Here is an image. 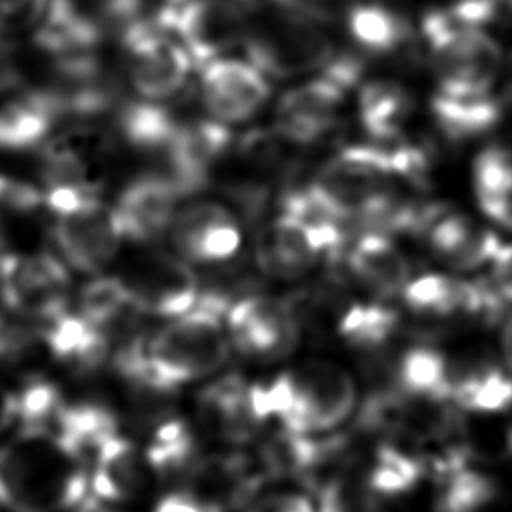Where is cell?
Here are the masks:
<instances>
[{"label": "cell", "instance_id": "obj_17", "mask_svg": "<svg viewBox=\"0 0 512 512\" xmlns=\"http://www.w3.org/2000/svg\"><path fill=\"white\" fill-rule=\"evenodd\" d=\"M232 134L228 124L214 118L182 122L172 146L162 156L164 176L180 196L194 194L208 180L216 164L230 152Z\"/></svg>", "mask_w": 512, "mask_h": 512}, {"label": "cell", "instance_id": "obj_24", "mask_svg": "<svg viewBox=\"0 0 512 512\" xmlns=\"http://www.w3.org/2000/svg\"><path fill=\"white\" fill-rule=\"evenodd\" d=\"M202 422L226 442H246L262 426L258 418L250 384L240 376H224L210 384L198 402Z\"/></svg>", "mask_w": 512, "mask_h": 512}, {"label": "cell", "instance_id": "obj_8", "mask_svg": "<svg viewBox=\"0 0 512 512\" xmlns=\"http://www.w3.org/2000/svg\"><path fill=\"white\" fill-rule=\"evenodd\" d=\"M344 244V224H314L280 210L260 234L256 262L268 276L294 280L308 274L320 260L340 256Z\"/></svg>", "mask_w": 512, "mask_h": 512}, {"label": "cell", "instance_id": "obj_45", "mask_svg": "<svg viewBox=\"0 0 512 512\" xmlns=\"http://www.w3.org/2000/svg\"><path fill=\"white\" fill-rule=\"evenodd\" d=\"M236 2H252V0H236Z\"/></svg>", "mask_w": 512, "mask_h": 512}, {"label": "cell", "instance_id": "obj_4", "mask_svg": "<svg viewBox=\"0 0 512 512\" xmlns=\"http://www.w3.org/2000/svg\"><path fill=\"white\" fill-rule=\"evenodd\" d=\"M408 146L352 144L336 152L308 184L312 192L342 220H360L380 204L396 182H408Z\"/></svg>", "mask_w": 512, "mask_h": 512}, {"label": "cell", "instance_id": "obj_33", "mask_svg": "<svg viewBox=\"0 0 512 512\" xmlns=\"http://www.w3.org/2000/svg\"><path fill=\"white\" fill-rule=\"evenodd\" d=\"M76 312L96 328L108 332L130 312H136V308L122 276L96 274L80 288Z\"/></svg>", "mask_w": 512, "mask_h": 512}, {"label": "cell", "instance_id": "obj_41", "mask_svg": "<svg viewBox=\"0 0 512 512\" xmlns=\"http://www.w3.org/2000/svg\"><path fill=\"white\" fill-rule=\"evenodd\" d=\"M154 512H214V510L208 508L198 496H194L190 490L182 486L180 490H172L164 494L156 502Z\"/></svg>", "mask_w": 512, "mask_h": 512}, {"label": "cell", "instance_id": "obj_12", "mask_svg": "<svg viewBox=\"0 0 512 512\" xmlns=\"http://www.w3.org/2000/svg\"><path fill=\"white\" fill-rule=\"evenodd\" d=\"M230 344L260 360L288 356L300 336V322L288 298H272L264 294L242 296L230 302L224 314Z\"/></svg>", "mask_w": 512, "mask_h": 512}, {"label": "cell", "instance_id": "obj_9", "mask_svg": "<svg viewBox=\"0 0 512 512\" xmlns=\"http://www.w3.org/2000/svg\"><path fill=\"white\" fill-rule=\"evenodd\" d=\"M70 272L48 250L0 254V298L6 310L44 322L68 308Z\"/></svg>", "mask_w": 512, "mask_h": 512}, {"label": "cell", "instance_id": "obj_21", "mask_svg": "<svg viewBox=\"0 0 512 512\" xmlns=\"http://www.w3.org/2000/svg\"><path fill=\"white\" fill-rule=\"evenodd\" d=\"M430 250L454 270H488L502 254L506 242L480 228L468 216L438 208L424 230Z\"/></svg>", "mask_w": 512, "mask_h": 512}, {"label": "cell", "instance_id": "obj_34", "mask_svg": "<svg viewBox=\"0 0 512 512\" xmlns=\"http://www.w3.org/2000/svg\"><path fill=\"white\" fill-rule=\"evenodd\" d=\"M194 452L196 444L190 428L182 420H166L152 432L144 460L154 474L170 476L190 468Z\"/></svg>", "mask_w": 512, "mask_h": 512}, {"label": "cell", "instance_id": "obj_6", "mask_svg": "<svg viewBox=\"0 0 512 512\" xmlns=\"http://www.w3.org/2000/svg\"><path fill=\"white\" fill-rule=\"evenodd\" d=\"M360 64L348 56H336L314 78L284 92L276 102L274 130L292 146H308L322 140L338 122L346 94L358 84Z\"/></svg>", "mask_w": 512, "mask_h": 512}, {"label": "cell", "instance_id": "obj_3", "mask_svg": "<svg viewBox=\"0 0 512 512\" xmlns=\"http://www.w3.org/2000/svg\"><path fill=\"white\" fill-rule=\"evenodd\" d=\"M242 46L268 78L322 72L338 56L316 14L296 0H270L264 14L248 18Z\"/></svg>", "mask_w": 512, "mask_h": 512}, {"label": "cell", "instance_id": "obj_13", "mask_svg": "<svg viewBox=\"0 0 512 512\" xmlns=\"http://www.w3.org/2000/svg\"><path fill=\"white\" fill-rule=\"evenodd\" d=\"M52 218V244L64 264L82 274H100L118 254L124 236L114 208L102 198Z\"/></svg>", "mask_w": 512, "mask_h": 512}, {"label": "cell", "instance_id": "obj_18", "mask_svg": "<svg viewBox=\"0 0 512 512\" xmlns=\"http://www.w3.org/2000/svg\"><path fill=\"white\" fill-rule=\"evenodd\" d=\"M178 198L180 194L162 172L134 178L112 206L124 240L148 244L168 234Z\"/></svg>", "mask_w": 512, "mask_h": 512}, {"label": "cell", "instance_id": "obj_37", "mask_svg": "<svg viewBox=\"0 0 512 512\" xmlns=\"http://www.w3.org/2000/svg\"><path fill=\"white\" fill-rule=\"evenodd\" d=\"M494 492L496 488L488 476L456 468L444 480L440 504L446 512H476L492 500Z\"/></svg>", "mask_w": 512, "mask_h": 512}, {"label": "cell", "instance_id": "obj_38", "mask_svg": "<svg viewBox=\"0 0 512 512\" xmlns=\"http://www.w3.org/2000/svg\"><path fill=\"white\" fill-rule=\"evenodd\" d=\"M50 0H0V36L34 32L42 22Z\"/></svg>", "mask_w": 512, "mask_h": 512}, {"label": "cell", "instance_id": "obj_28", "mask_svg": "<svg viewBox=\"0 0 512 512\" xmlns=\"http://www.w3.org/2000/svg\"><path fill=\"white\" fill-rule=\"evenodd\" d=\"M182 122L160 102L142 100L126 104L118 114L122 138L140 152L164 156L172 146Z\"/></svg>", "mask_w": 512, "mask_h": 512}, {"label": "cell", "instance_id": "obj_40", "mask_svg": "<svg viewBox=\"0 0 512 512\" xmlns=\"http://www.w3.org/2000/svg\"><path fill=\"white\" fill-rule=\"evenodd\" d=\"M246 512H316V508L304 494L272 492L248 506Z\"/></svg>", "mask_w": 512, "mask_h": 512}, {"label": "cell", "instance_id": "obj_44", "mask_svg": "<svg viewBox=\"0 0 512 512\" xmlns=\"http://www.w3.org/2000/svg\"><path fill=\"white\" fill-rule=\"evenodd\" d=\"M178 2H184V0H166V4H178Z\"/></svg>", "mask_w": 512, "mask_h": 512}, {"label": "cell", "instance_id": "obj_11", "mask_svg": "<svg viewBox=\"0 0 512 512\" xmlns=\"http://www.w3.org/2000/svg\"><path fill=\"white\" fill-rule=\"evenodd\" d=\"M294 410L284 432L316 436L340 426L356 408L358 388L352 374L330 360H312L292 370Z\"/></svg>", "mask_w": 512, "mask_h": 512}, {"label": "cell", "instance_id": "obj_30", "mask_svg": "<svg viewBox=\"0 0 512 512\" xmlns=\"http://www.w3.org/2000/svg\"><path fill=\"white\" fill-rule=\"evenodd\" d=\"M346 26L350 36L374 54H392L410 38L404 16L380 2H360L352 6L346 16Z\"/></svg>", "mask_w": 512, "mask_h": 512}, {"label": "cell", "instance_id": "obj_31", "mask_svg": "<svg viewBox=\"0 0 512 512\" xmlns=\"http://www.w3.org/2000/svg\"><path fill=\"white\" fill-rule=\"evenodd\" d=\"M450 402L478 414H498L512 406V374L498 366H482L454 376Z\"/></svg>", "mask_w": 512, "mask_h": 512}, {"label": "cell", "instance_id": "obj_23", "mask_svg": "<svg viewBox=\"0 0 512 512\" xmlns=\"http://www.w3.org/2000/svg\"><path fill=\"white\" fill-rule=\"evenodd\" d=\"M40 338L54 360L80 372L96 370L110 352L108 332L70 308L40 322Z\"/></svg>", "mask_w": 512, "mask_h": 512}, {"label": "cell", "instance_id": "obj_7", "mask_svg": "<svg viewBox=\"0 0 512 512\" xmlns=\"http://www.w3.org/2000/svg\"><path fill=\"white\" fill-rule=\"evenodd\" d=\"M128 56V76L142 100L160 102L186 84L194 66L182 44L154 16H142L120 30Z\"/></svg>", "mask_w": 512, "mask_h": 512}, {"label": "cell", "instance_id": "obj_35", "mask_svg": "<svg viewBox=\"0 0 512 512\" xmlns=\"http://www.w3.org/2000/svg\"><path fill=\"white\" fill-rule=\"evenodd\" d=\"M422 476L418 460L394 446H380L364 476V486L376 496H396L412 490Z\"/></svg>", "mask_w": 512, "mask_h": 512}, {"label": "cell", "instance_id": "obj_1", "mask_svg": "<svg viewBox=\"0 0 512 512\" xmlns=\"http://www.w3.org/2000/svg\"><path fill=\"white\" fill-rule=\"evenodd\" d=\"M228 304L222 296L202 294L192 310L124 344L114 356L116 370L150 394H172L216 374L232 348L224 324Z\"/></svg>", "mask_w": 512, "mask_h": 512}, {"label": "cell", "instance_id": "obj_16", "mask_svg": "<svg viewBox=\"0 0 512 512\" xmlns=\"http://www.w3.org/2000/svg\"><path fill=\"white\" fill-rule=\"evenodd\" d=\"M168 236L176 254L194 264L228 262L242 244L236 216L214 200H196L178 208Z\"/></svg>", "mask_w": 512, "mask_h": 512}, {"label": "cell", "instance_id": "obj_39", "mask_svg": "<svg viewBox=\"0 0 512 512\" xmlns=\"http://www.w3.org/2000/svg\"><path fill=\"white\" fill-rule=\"evenodd\" d=\"M320 512H386L380 504V496L366 486L336 484L322 496Z\"/></svg>", "mask_w": 512, "mask_h": 512}, {"label": "cell", "instance_id": "obj_29", "mask_svg": "<svg viewBox=\"0 0 512 512\" xmlns=\"http://www.w3.org/2000/svg\"><path fill=\"white\" fill-rule=\"evenodd\" d=\"M410 112L406 90L390 80H374L360 88L358 118L374 140H394L400 136Z\"/></svg>", "mask_w": 512, "mask_h": 512}, {"label": "cell", "instance_id": "obj_36", "mask_svg": "<svg viewBox=\"0 0 512 512\" xmlns=\"http://www.w3.org/2000/svg\"><path fill=\"white\" fill-rule=\"evenodd\" d=\"M472 184L480 204L486 210L512 196V152L502 146L484 148L472 164Z\"/></svg>", "mask_w": 512, "mask_h": 512}, {"label": "cell", "instance_id": "obj_27", "mask_svg": "<svg viewBox=\"0 0 512 512\" xmlns=\"http://www.w3.org/2000/svg\"><path fill=\"white\" fill-rule=\"evenodd\" d=\"M398 392L422 398L448 402L454 384V372L442 352L430 346H414L406 350L396 370Z\"/></svg>", "mask_w": 512, "mask_h": 512}, {"label": "cell", "instance_id": "obj_10", "mask_svg": "<svg viewBox=\"0 0 512 512\" xmlns=\"http://www.w3.org/2000/svg\"><path fill=\"white\" fill-rule=\"evenodd\" d=\"M160 22L182 44L194 66L244 44L248 14L236 0H184L158 10Z\"/></svg>", "mask_w": 512, "mask_h": 512}, {"label": "cell", "instance_id": "obj_25", "mask_svg": "<svg viewBox=\"0 0 512 512\" xmlns=\"http://www.w3.org/2000/svg\"><path fill=\"white\" fill-rule=\"evenodd\" d=\"M144 466L132 442L116 434L94 456L90 492L100 502L126 500L144 484Z\"/></svg>", "mask_w": 512, "mask_h": 512}, {"label": "cell", "instance_id": "obj_32", "mask_svg": "<svg viewBox=\"0 0 512 512\" xmlns=\"http://www.w3.org/2000/svg\"><path fill=\"white\" fill-rule=\"evenodd\" d=\"M398 326V312L382 302H350L336 316L338 336L350 346L364 350L386 344Z\"/></svg>", "mask_w": 512, "mask_h": 512}, {"label": "cell", "instance_id": "obj_26", "mask_svg": "<svg viewBox=\"0 0 512 512\" xmlns=\"http://www.w3.org/2000/svg\"><path fill=\"white\" fill-rule=\"evenodd\" d=\"M430 110L440 132L452 140L486 134L502 116V104L492 92L478 96H450L436 92Z\"/></svg>", "mask_w": 512, "mask_h": 512}, {"label": "cell", "instance_id": "obj_20", "mask_svg": "<svg viewBox=\"0 0 512 512\" xmlns=\"http://www.w3.org/2000/svg\"><path fill=\"white\" fill-rule=\"evenodd\" d=\"M66 118L56 88H14L0 94V150L40 148Z\"/></svg>", "mask_w": 512, "mask_h": 512}, {"label": "cell", "instance_id": "obj_15", "mask_svg": "<svg viewBox=\"0 0 512 512\" xmlns=\"http://www.w3.org/2000/svg\"><path fill=\"white\" fill-rule=\"evenodd\" d=\"M270 78L250 60L222 56L200 66V100L222 124L250 120L268 102Z\"/></svg>", "mask_w": 512, "mask_h": 512}, {"label": "cell", "instance_id": "obj_22", "mask_svg": "<svg viewBox=\"0 0 512 512\" xmlns=\"http://www.w3.org/2000/svg\"><path fill=\"white\" fill-rule=\"evenodd\" d=\"M346 262L354 280L380 298L402 296L412 280L408 256L384 232H364L350 246Z\"/></svg>", "mask_w": 512, "mask_h": 512}, {"label": "cell", "instance_id": "obj_5", "mask_svg": "<svg viewBox=\"0 0 512 512\" xmlns=\"http://www.w3.org/2000/svg\"><path fill=\"white\" fill-rule=\"evenodd\" d=\"M422 36L430 52L436 92L450 96L492 92L502 70V48L484 28L460 26L442 10H430L422 18Z\"/></svg>", "mask_w": 512, "mask_h": 512}, {"label": "cell", "instance_id": "obj_14", "mask_svg": "<svg viewBox=\"0 0 512 512\" xmlns=\"http://www.w3.org/2000/svg\"><path fill=\"white\" fill-rule=\"evenodd\" d=\"M122 278L140 314L170 320L192 310L202 296L196 272L178 254H144Z\"/></svg>", "mask_w": 512, "mask_h": 512}, {"label": "cell", "instance_id": "obj_19", "mask_svg": "<svg viewBox=\"0 0 512 512\" xmlns=\"http://www.w3.org/2000/svg\"><path fill=\"white\" fill-rule=\"evenodd\" d=\"M410 310L422 316L498 318L502 312L482 280L430 272L412 278L402 292Z\"/></svg>", "mask_w": 512, "mask_h": 512}, {"label": "cell", "instance_id": "obj_42", "mask_svg": "<svg viewBox=\"0 0 512 512\" xmlns=\"http://www.w3.org/2000/svg\"><path fill=\"white\" fill-rule=\"evenodd\" d=\"M16 420V394L8 392L0 382V430Z\"/></svg>", "mask_w": 512, "mask_h": 512}, {"label": "cell", "instance_id": "obj_43", "mask_svg": "<svg viewBox=\"0 0 512 512\" xmlns=\"http://www.w3.org/2000/svg\"><path fill=\"white\" fill-rule=\"evenodd\" d=\"M500 350H502L504 364H506L508 372L512 374V312L504 318V324H502V332H500Z\"/></svg>", "mask_w": 512, "mask_h": 512}, {"label": "cell", "instance_id": "obj_46", "mask_svg": "<svg viewBox=\"0 0 512 512\" xmlns=\"http://www.w3.org/2000/svg\"><path fill=\"white\" fill-rule=\"evenodd\" d=\"M510 6H512V0H510Z\"/></svg>", "mask_w": 512, "mask_h": 512}, {"label": "cell", "instance_id": "obj_2", "mask_svg": "<svg viewBox=\"0 0 512 512\" xmlns=\"http://www.w3.org/2000/svg\"><path fill=\"white\" fill-rule=\"evenodd\" d=\"M50 434L24 432V438L0 450V502L16 512H52L78 508L90 490L82 468Z\"/></svg>", "mask_w": 512, "mask_h": 512}]
</instances>
